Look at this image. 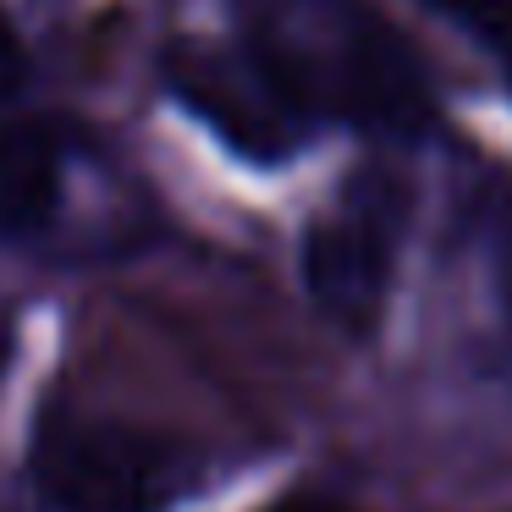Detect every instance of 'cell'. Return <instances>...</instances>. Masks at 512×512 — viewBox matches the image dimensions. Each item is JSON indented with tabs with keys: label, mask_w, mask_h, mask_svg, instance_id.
<instances>
[{
	"label": "cell",
	"mask_w": 512,
	"mask_h": 512,
	"mask_svg": "<svg viewBox=\"0 0 512 512\" xmlns=\"http://www.w3.org/2000/svg\"><path fill=\"white\" fill-rule=\"evenodd\" d=\"M243 50L298 105L303 122L336 116L380 138H419L435 94L413 45L369 0H232Z\"/></svg>",
	"instance_id": "1"
},
{
	"label": "cell",
	"mask_w": 512,
	"mask_h": 512,
	"mask_svg": "<svg viewBox=\"0 0 512 512\" xmlns=\"http://www.w3.org/2000/svg\"><path fill=\"white\" fill-rule=\"evenodd\" d=\"M28 479L45 512H171L193 490V457L138 424L56 413L34 435Z\"/></svg>",
	"instance_id": "2"
},
{
	"label": "cell",
	"mask_w": 512,
	"mask_h": 512,
	"mask_svg": "<svg viewBox=\"0 0 512 512\" xmlns=\"http://www.w3.org/2000/svg\"><path fill=\"white\" fill-rule=\"evenodd\" d=\"M402 232H408V188L402 177L369 166L342 182L331 210L303 237V281L309 298L347 331H369L386 309L397 276Z\"/></svg>",
	"instance_id": "3"
},
{
	"label": "cell",
	"mask_w": 512,
	"mask_h": 512,
	"mask_svg": "<svg viewBox=\"0 0 512 512\" xmlns=\"http://www.w3.org/2000/svg\"><path fill=\"white\" fill-rule=\"evenodd\" d=\"M166 89L221 138L226 149L248 160H287L303 144L309 122L298 105L265 78L243 45H215V39H177L160 61Z\"/></svg>",
	"instance_id": "4"
},
{
	"label": "cell",
	"mask_w": 512,
	"mask_h": 512,
	"mask_svg": "<svg viewBox=\"0 0 512 512\" xmlns=\"http://www.w3.org/2000/svg\"><path fill=\"white\" fill-rule=\"evenodd\" d=\"M67 188V138L50 122L0 127V243H23L45 232Z\"/></svg>",
	"instance_id": "5"
},
{
	"label": "cell",
	"mask_w": 512,
	"mask_h": 512,
	"mask_svg": "<svg viewBox=\"0 0 512 512\" xmlns=\"http://www.w3.org/2000/svg\"><path fill=\"white\" fill-rule=\"evenodd\" d=\"M485 265H490L496 309L512 331V177H501L485 193Z\"/></svg>",
	"instance_id": "6"
},
{
	"label": "cell",
	"mask_w": 512,
	"mask_h": 512,
	"mask_svg": "<svg viewBox=\"0 0 512 512\" xmlns=\"http://www.w3.org/2000/svg\"><path fill=\"white\" fill-rule=\"evenodd\" d=\"M441 17H452L463 34H474L501 67L512 72V0H424Z\"/></svg>",
	"instance_id": "7"
},
{
	"label": "cell",
	"mask_w": 512,
	"mask_h": 512,
	"mask_svg": "<svg viewBox=\"0 0 512 512\" xmlns=\"http://www.w3.org/2000/svg\"><path fill=\"white\" fill-rule=\"evenodd\" d=\"M23 83H28V50H23V39H17V28L6 23V12H0V105L17 100Z\"/></svg>",
	"instance_id": "8"
},
{
	"label": "cell",
	"mask_w": 512,
	"mask_h": 512,
	"mask_svg": "<svg viewBox=\"0 0 512 512\" xmlns=\"http://www.w3.org/2000/svg\"><path fill=\"white\" fill-rule=\"evenodd\" d=\"M298 512H331V507H298Z\"/></svg>",
	"instance_id": "9"
},
{
	"label": "cell",
	"mask_w": 512,
	"mask_h": 512,
	"mask_svg": "<svg viewBox=\"0 0 512 512\" xmlns=\"http://www.w3.org/2000/svg\"><path fill=\"white\" fill-rule=\"evenodd\" d=\"M0 369H6V342H0Z\"/></svg>",
	"instance_id": "10"
}]
</instances>
